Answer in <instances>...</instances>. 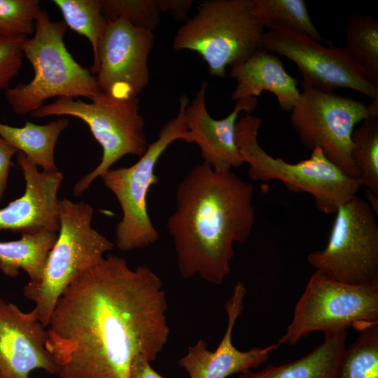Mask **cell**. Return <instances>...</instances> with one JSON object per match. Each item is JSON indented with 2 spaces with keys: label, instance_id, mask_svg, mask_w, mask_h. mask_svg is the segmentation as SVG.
<instances>
[{
  "label": "cell",
  "instance_id": "7",
  "mask_svg": "<svg viewBox=\"0 0 378 378\" xmlns=\"http://www.w3.org/2000/svg\"><path fill=\"white\" fill-rule=\"evenodd\" d=\"M188 98H179L178 111L148 144L144 154L128 167L109 169L102 174L104 185L116 197L122 216L115 230L117 247L123 251L146 248L158 241L159 232L153 225L147 209V195L150 187L158 183L155 174L157 162L174 141L187 136L186 109Z\"/></svg>",
  "mask_w": 378,
  "mask_h": 378
},
{
  "label": "cell",
  "instance_id": "34",
  "mask_svg": "<svg viewBox=\"0 0 378 378\" xmlns=\"http://www.w3.org/2000/svg\"><path fill=\"white\" fill-rule=\"evenodd\" d=\"M0 378H1V376H0Z\"/></svg>",
  "mask_w": 378,
  "mask_h": 378
},
{
  "label": "cell",
  "instance_id": "23",
  "mask_svg": "<svg viewBox=\"0 0 378 378\" xmlns=\"http://www.w3.org/2000/svg\"><path fill=\"white\" fill-rule=\"evenodd\" d=\"M52 2L61 11L67 27L90 41L93 53L90 71L97 74L99 68V46L108 26L101 0H54Z\"/></svg>",
  "mask_w": 378,
  "mask_h": 378
},
{
  "label": "cell",
  "instance_id": "30",
  "mask_svg": "<svg viewBox=\"0 0 378 378\" xmlns=\"http://www.w3.org/2000/svg\"><path fill=\"white\" fill-rule=\"evenodd\" d=\"M18 150L0 136V202L7 187V181L12 157Z\"/></svg>",
  "mask_w": 378,
  "mask_h": 378
},
{
  "label": "cell",
  "instance_id": "3",
  "mask_svg": "<svg viewBox=\"0 0 378 378\" xmlns=\"http://www.w3.org/2000/svg\"><path fill=\"white\" fill-rule=\"evenodd\" d=\"M67 26L64 21H52L41 10L35 31L23 45L24 55L31 64L34 75L27 83H18L5 91L10 108L18 115L31 113L52 97H87L99 95L97 79L90 70L78 64L64 43Z\"/></svg>",
  "mask_w": 378,
  "mask_h": 378
},
{
  "label": "cell",
  "instance_id": "32",
  "mask_svg": "<svg viewBox=\"0 0 378 378\" xmlns=\"http://www.w3.org/2000/svg\"><path fill=\"white\" fill-rule=\"evenodd\" d=\"M192 0H159L161 13H169L175 19L186 20L187 14L191 9Z\"/></svg>",
  "mask_w": 378,
  "mask_h": 378
},
{
  "label": "cell",
  "instance_id": "4",
  "mask_svg": "<svg viewBox=\"0 0 378 378\" xmlns=\"http://www.w3.org/2000/svg\"><path fill=\"white\" fill-rule=\"evenodd\" d=\"M242 115L236 124L235 139L244 163L248 164L251 180H278L291 192L308 193L314 199L317 209L326 214H335L339 206L357 195L363 186L360 178L344 173L319 148L312 150L308 159L297 163L274 158L258 140L262 119L249 113Z\"/></svg>",
  "mask_w": 378,
  "mask_h": 378
},
{
  "label": "cell",
  "instance_id": "33",
  "mask_svg": "<svg viewBox=\"0 0 378 378\" xmlns=\"http://www.w3.org/2000/svg\"><path fill=\"white\" fill-rule=\"evenodd\" d=\"M367 198L368 200V204L372 208V211L376 214V216L378 215V195H376L369 190H367L366 192Z\"/></svg>",
  "mask_w": 378,
  "mask_h": 378
},
{
  "label": "cell",
  "instance_id": "28",
  "mask_svg": "<svg viewBox=\"0 0 378 378\" xmlns=\"http://www.w3.org/2000/svg\"><path fill=\"white\" fill-rule=\"evenodd\" d=\"M38 0H0V36L28 38L41 10Z\"/></svg>",
  "mask_w": 378,
  "mask_h": 378
},
{
  "label": "cell",
  "instance_id": "31",
  "mask_svg": "<svg viewBox=\"0 0 378 378\" xmlns=\"http://www.w3.org/2000/svg\"><path fill=\"white\" fill-rule=\"evenodd\" d=\"M150 363L144 355L136 356L131 362L128 378H164L151 367Z\"/></svg>",
  "mask_w": 378,
  "mask_h": 378
},
{
  "label": "cell",
  "instance_id": "19",
  "mask_svg": "<svg viewBox=\"0 0 378 378\" xmlns=\"http://www.w3.org/2000/svg\"><path fill=\"white\" fill-rule=\"evenodd\" d=\"M323 342L292 362L268 365L262 370H248L237 378H337L346 349L347 330L328 332Z\"/></svg>",
  "mask_w": 378,
  "mask_h": 378
},
{
  "label": "cell",
  "instance_id": "16",
  "mask_svg": "<svg viewBox=\"0 0 378 378\" xmlns=\"http://www.w3.org/2000/svg\"><path fill=\"white\" fill-rule=\"evenodd\" d=\"M246 294L245 286L238 281L225 306L227 324L215 351H209L206 342L200 339L195 344L188 346L187 354L179 359L178 364L186 370L189 378H226L244 373L267 361L271 352L280 346L275 344L242 351L232 344L233 328L242 313Z\"/></svg>",
  "mask_w": 378,
  "mask_h": 378
},
{
  "label": "cell",
  "instance_id": "13",
  "mask_svg": "<svg viewBox=\"0 0 378 378\" xmlns=\"http://www.w3.org/2000/svg\"><path fill=\"white\" fill-rule=\"evenodd\" d=\"M153 31L136 27L124 19L108 22L100 41L96 79L102 92L119 99H133L149 83L148 57Z\"/></svg>",
  "mask_w": 378,
  "mask_h": 378
},
{
  "label": "cell",
  "instance_id": "5",
  "mask_svg": "<svg viewBox=\"0 0 378 378\" xmlns=\"http://www.w3.org/2000/svg\"><path fill=\"white\" fill-rule=\"evenodd\" d=\"M60 228L41 278L23 287L32 301L40 321L48 327L55 304L66 288L113 248V243L92 225L94 209L83 201L59 200Z\"/></svg>",
  "mask_w": 378,
  "mask_h": 378
},
{
  "label": "cell",
  "instance_id": "26",
  "mask_svg": "<svg viewBox=\"0 0 378 378\" xmlns=\"http://www.w3.org/2000/svg\"><path fill=\"white\" fill-rule=\"evenodd\" d=\"M358 332L346 347L337 378H378V323Z\"/></svg>",
  "mask_w": 378,
  "mask_h": 378
},
{
  "label": "cell",
  "instance_id": "18",
  "mask_svg": "<svg viewBox=\"0 0 378 378\" xmlns=\"http://www.w3.org/2000/svg\"><path fill=\"white\" fill-rule=\"evenodd\" d=\"M230 76L237 82L231 94L234 101L267 91L275 95L282 111H290L300 94L298 79L287 73L277 56L264 49L232 66Z\"/></svg>",
  "mask_w": 378,
  "mask_h": 378
},
{
  "label": "cell",
  "instance_id": "20",
  "mask_svg": "<svg viewBox=\"0 0 378 378\" xmlns=\"http://www.w3.org/2000/svg\"><path fill=\"white\" fill-rule=\"evenodd\" d=\"M69 125L60 118L46 125L26 121L24 126L13 127L0 122V136L22 153L35 166L46 172L58 171L55 162V148L61 132Z\"/></svg>",
  "mask_w": 378,
  "mask_h": 378
},
{
  "label": "cell",
  "instance_id": "6",
  "mask_svg": "<svg viewBox=\"0 0 378 378\" xmlns=\"http://www.w3.org/2000/svg\"><path fill=\"white\" fill-rule=\"evenodd\" d=\"M265 32L255 15L253 0H204L176 31L172 47L197 52L209 74L223 78L227 66L262 49Z\"/></svg>",
  "mask_w": 378,
  "mask_h": 378
},
{
  "label": "cell",
  "instance_id": "11",
  "mask_svg": "<svg viewBox=\"0 0 378 378\" xmlns=\"http://www.w3.org/2000/svg\"><path fill=\"white\" fill-rule=\"evenodd\" d=\"M302 87L299 99L290 111V122L300 144L311 151L319 148L344 173L359 178L351 156V136L357 123L374 118L368 106L315 90L303 81Z\"/></svg>",
  "mask_w": 378,
  "mask_h": 378
},
{
  "label": "cell",
  "instance_id": "2",
  "mask_svg": "<svg viewBox=\"0 0 378 378\" xmlns=\"http://www.w3.org/2000/svg\"><path fill=\"white\" fill-rule=\"evenodd\" d=\"M253 192L234 172L216 173L204 162L186 174L166 225L182 277L223 284L231 272L234 244L244 243L253 228Z\"/></svg>",
  "mask_w": 378,
  "mask_h": 378
},
{
  "label": "cell",
  "instance_id": "22",
  "mask_svg": "<svg viewBox=\"0 0 378 378\" xmlns=\"http://www.w3.org/2000/svg\"><path fill=\"white\" fill-rule=\"evenodd\" d=\"M253 6L255 15L264 28L297 31L318 43L323 41L304 0H253Z\"/></svg>",
  "mask_w": 378,
  "mask_h": 378
},
{
  "label": "cell",
  "instance_id": "24",
  "mask_svg": "<svg viewBox=\"0 0 378 378\" xmlns=\"http://www.w3.org/2000/svg\"><path fill=\"white\" fill-rule=\"evenodd\" d=\"M349 55L378 85V23L371 15H351L346 29Z\"/></svg>",
  "mask_w": 378,
  "mask_h": 378
},
{
  "label": "cell",
  "instance_id": "25",
  "mask_svg": "<svg viewBox=\"0 0 378 378\" xmlns=\"http://www.w3.org/2000/svg\"><path fill=\"white\" fill-rule=\"evenodd\" d=\"M351 156L363 186L378 195V118H369L354 130Z\"/></svg>",
  "mask_w": 378,
  "mask_h": 378
},
{
  "label": "cell",
  "instance_id": "17",
  "mask_svg": "<svg viewBox=\"0 0 378 378\" xmlns=\"http://www.w3.org/2000/svg\"><path fill=\"white\" fill-rule=\"evenodd\" d=\"M17 161L25 180L22 196L0 209V232L31 234L41 230L58 233L60 221L57 192L63 179L59 172H39L27 158L18 152Z\"/></svg>",
  "mask_w": 378,
  "mask_h": 378
},
{
  "label": "cell",
  "instance_id": "15",
  "mask_svg": "<svg viewBox=\"0 0 378 378\" xmlns=\"http://www.w3.org/2000/svg\"><path fill=\"white\" fill-rule=\"evenodd\" d=\"M207 88L208 83L202 82L186 107L187 136L184 141L197 144L203 162L215 172L225 174L244 163L236 144V124L240 113H253L258 100L255 97L237 100L230 113L216 120L210 115L206 108Z\"/></svg>",
  "mask_w": 378,
  "mask_h": 378
},
{
  "label": "cell",
  "instance_id": "21",
  "mask_svg": "<svg viewBox=\"0 0 378 378\" xmlns=\"http://www.w3.org/2000/svg\"><path fill=\"white\" fill-rule=\"evenodd\" d=\"M21 235L16 241H0V270L7 276L15 277L22 269L29 281H36L42 275L58 233L43 230Z\"/></svg>",
  "mask_w": 378,
  "mask_h": 378
},
{
  "label": "cell",
  "instance_id": "29",
  "mask_svg": "<svg viewBox=\"0 0 378 378\" xmlns=\"http://www.w3.org/2000/svg\"><path fill=\"white\" fill-rule=\"evenodd\" d=\"M26 38L0 36V92L8 89L10 81L18 75Z\"/></svg>",
  "mask_w": 378,
  "mask_h": 378
},
{
  "label": "cell",
  "instance_id": "8",
  "mask_svg": "<svg viewBox=\"0 0 378 378\" xmlns=\"http://www.w3.org/2000/svg\"><path fill=\"white\" fill-rule=\"evenodd\" d=\"M139 101L119 99L102 92L85 102L78 98L57 97L30 113L34 118L69 115L85 122L102 148L100 163L75 184V196H81L94 179L123 156L141 157L148 144L144 130L145 121L141 115Z\"/></svg>",
  "mask_w": 378,
  "mask_h": 378
},
{
  "label": "cell",
  "instance_id": "1",
  "mask_svg": "<svg viewBox=\"0 0 378 378\" xmlns=\"http://www.w3.org/2000/svg\"><path fill=\"white\" fill-rule=\"evenodd\" d=\"M161 278L109 254L77 277L50 315L46 347L59 378H128L133 358L150 362L169 337Z\"/></svg>",
  "mask_w": 378,
  "mask_h": 378
},
{
  "label": "cell",
  "instance_id": "27",
  "mask_svg": "<svg viewBox=\"0 0 378 378\" xmlns=\"http://www.w3.org/2000/svg\"><path fill=\"white\" fill-rule=\"evenodd\" d=\"M101 4L108 22L122 18L153 32L160 22L159 0H101Z\"/></svg>",
  "mask_w": 378,
  "mask_h": 378
},
{
  "label": "cell",
  "instance_id": "9",
  "mask_svg": "<svg viewBox=\"0 0 378 378\" xmlns=\"http://www.w3.org/2000/svg\"><path fill=\"white\" fill-rule=\"evenodd\" d=\"M378 323V286H356L331 279L315 270L298 300L291 322L278 344L295 345L310 333Z\"/></svg>",
  "mask_w": 378,
  "mask_h": 378
},
{
  "label": "cell",
  "instance_id": "10",
  "mask_svg": "<svg viewBox=\"0 0 378 378\" xmlns=\"http://www.w3.org/2000/svg\"><path fill=\"white\" fill-rule=\"evenodd\" d=\"M326 246L307 255L328 278L356 286H378V224L367 201L353 196L342 204Z\"/></svg>",
  "mask_w": 378,
  "mask_h": 378
},
{
  "label": "cell",
  "instance_id": "14",
  "mask_svg": "<svg viewBox=\"0 0 378 378\" xmlns=\"http://www.w3.org/2000/svg\"><path fill=\"white\" fill-rule=\"evenodd\" d=\"M48 329L33 309L23 312L0 298V376L32 378L37 369L57 374V367L46 349Z\"/></svg>",
  "mask_w": 378,
  "mask_h": 378
},
{
  "label": "cell",
  "instance_id": "12",
  "mask_svg": "<svg viewBox=\"0 0 378 378\" xmlns=\"http://www.w3.org/2000/svg\"><path fill=\"white\" fill-rule=\"evenodd\" d=\"M262 49L283 55L297 66L303 82L325 92L337 88L378 99V85L356 62L345 47H326L303 33L276 29L265 31Z\"/></svg>",
  "mask_w": 378,
  "mask_h": 378
}]
</instances>
